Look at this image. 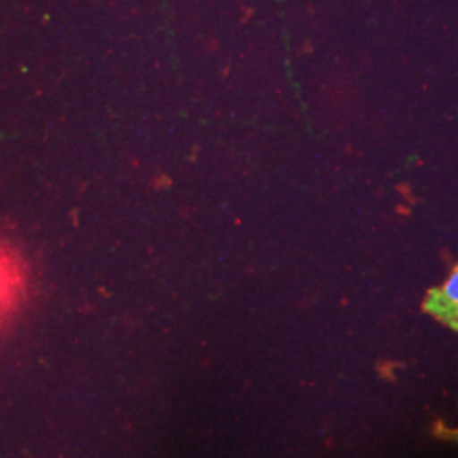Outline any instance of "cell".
Segmentation results:
<instances>
[{
  "label": "cell",
  "instance_id": "1",
  "mask_svg": "<svg viewBox=\"0 0 458 458\" xmlns=\"http://www.w3.org/2000/svg\"><path fill=\"white\" fill-rule=\"evenodd\" d=\"M421 308L428 316L458 335V265L443 284L428 291Z\"/></svg>",
  "mask_w": 458,
  "mask_h": 458
},
{
  "label": "cell",
  "instance_id": "2",
  "mask_svg": "<svg viewBox=\"0 0 458 458\" xmlns=\"http://www.w3.org/2000/svg\"><path fill=\"white\" fill-rule=\"evenodd\" d=\"M24 267L16 253L0 245V318L13 311L24 293Z\"/></svg>",
  "mask_w": 458,
  "mask_h": 458
},
{
  "label": "cell",
  "instance_id": "3",
  "mask_svg": "<svg viewBox=\"0 0 458 458\" xmlns=\"http://www.w3.org/2000/svg\"><path fill=\"white\" fill-rule=\"evenodd\" d=\"M429 435L438 442L448 443L458 448V426L437 420L429 426Z\"/></svg>",
  "mask_w": 458,
  "mask_h": 458
}]
</instances>
